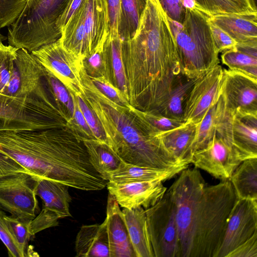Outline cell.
I'll use <instances>...</instances> for the list:
<instances>
[{"mask_svg": "<svg viewBox=\"0 0 257 257\" xmlns=\"http://www.w3.org/2000/svg\"><path fill=\"white\" fill-rule=\"evenodd\" d=\"M122 57L129 103L142 111L161 105L185 75L159 0L147 1L134 37L122 42Z\"/></svg>", "mask_w": 257, "mask_h": 257, "instance_id": "cell-1", "label": "cell"}, {"mask_svg": "<svg viewBox=\"0 0 257 257\" xmlns=\"http://www.w3.org/2000/svg\"><path fill=\"white\" fill-rule=\"evenodd\" d=\"M0 151L38 178L70 187L101 190L108 182L92 166L83 143L67 127L0 131Z\"/></svg>", "mask_w": 257, "mask_h": 257, "instance_id": "cell-2", "label": "cell"}, {"mask_svg": "<svg viewBox=\"0 0 257 257\" xmlns=\"http://www.w3.org/2000/svg\"><path fill=\"white\" fill-rule=\"evenodd\" d=\"M83 95L97 115L106 144L125 162L156 168L182 163L165 146L161 132L132 106L116 104L102 93L83 71Z\"/></svg>", "mask_w": 257, "mask_h": 257, "instance_id": "cell-3", "label": "cell"}, {"mask_svg": "<svg viewBox=\"0 0 257 257\" xmlns=\"http://www.w3.org/2000/svg\"><path fill=\"white\" fill-rule=\"evenodd\" d=\"M196 8L186 9L182 23L168 17L184 74L196 78L219 64L208 18Z\"/></svg>", "mask_w": 257, "mask_h": 257, "instance_id": "cell-4", "label": "cell"}, {"mask_svg": "<svg viewBox=\"0 0 257 257\" xmlns=\"http://www.w3.org/2000/svg\"><path fill=\"white\" fill-rule=\"evenodd\" d=\"M237 199L229 180L205 186L198 207L191 257H215Z\"/></svg>", "mask_w": 257, "mask_h": 257, "instance_id": "cell-5", "label": "cell"}, {"mask_svg": "<svg viewBox=\"0 0 257 257\" xmlns=\"http://www.w3.org/2000/svg\"><path fill=\"white\" fill-rule=\"evenodd\" d=\"M69 0H27L15 20L8 27L9 45L31 53L58 40L57 23Z\"/></svg>", "mask_w": 257, "mask_h": 257, "instance_id": "cell-6", "label": "cell"}, {"mask_svg": "<svg viewBox=\"0 0 257 257\" xmlns=\"http://www.w3.org/2000/svg\"><path fill=\"white\" fill-rule=\"evenodd\" d=\"M167 191L174 203L181 257H191L200 200L205 183L198 168L181 172Z\"/></svg>", "mask_w": 257, "mask_h": 257, "instance_id": "cell-7", "label": "cell"}, {"mask_svg": "<svg viewBox=\"0 0 257 257\" xmlns=\"http://www.w3.org/2000/svg\"><path fill=\"white\" fill-rule=\"evenodd\" d=\"M54 101L44 77L43 66L25 49H19L2 103L19 108L23 99Z\"/></svg>", "mask_w": 257, "mask_h": 257, "instance_id": "cell-8", "label": "cell"}, {"mask_svg": "<svg viewBox=\"0 0 257 257\" xmlns=\"http://www.w3.org/2000/svg\"><path fill=\"white\" fill-rule=\"evenodd\" d=\"M145 211L155 257H181L175 206L167 191L160 201Z\"/></svg>", "mask_w": 257, "mask_h": 257, "instance_id": "cell-9", "label": "cell"}, {"mask_svg": "<svg viewBox=\"0 0 257 257\" xmlns=\"http://www.w3.org/2000/svg\"><path fill=\"white\" fill-rule=\"evenodd\" d=\"M39 178L30 172H21L0 181V208L20 219H33L38 209Z\"/></svg>", "mask_w": 257, "mask_h": 257, "instance_id": "cell-10", "label": "cell"}, {"mask_svg": "<svg viewBox=\"0 0 257 257\" xmlns=\"http://www.w3.org/2000/svg\"><path fill=\"white\" fill-rule=\"evenodd\" d=\"M31 53L74 95L83 94L82 74L83 59L66 50L59 40L46 45Z\"/></svg>", "mask_w": 257, "mask_h": 257, "instance_id": "cell-11", "label": "cell"}, {"mask_svg": "<svg viewBox=\"0 0 257 257\" xmlns=\"http://www.w3.org/2000/svg\"><path fill=\"white\" fill-rule=\"evenodd\" d=\"M216 134L232 146L241 161L257 158V115L225 111Z\"/></svg>", "mask_w": 257, "mask_h": 257, "instance_id": "cell-12", "label": "cell"}, {"mask_svg": "<svg viewBox=\"0 0 257 257\" xmlns=\"http://www.w3.org/2000/svg\"><path fill=\"white\" fill-rule=\"evenodd\" d=\"M223 68L219 64L197 78L184 110L185 121L199 123L221 93Z\"/></svg>", "mask_w": 257, "mask_h": 257, "instance_id": "cell-13", "label": "cell"}, {"mask_svg": "<svg viewBox=\"0 0 257 257\" xmlns=\"http://www.w3.org/2000/svg\"><path fill=\"white\" fill-rule=\"evenodd\" d=\"M221 95L226 111L257 115V79L240 71L223 69Z\"/></svg>", "mask_w": 257, "mask_h": 257, "instance_id": "cell-14", "label": "cell"}, {"mask_svg": "<svg viewBox=\"0 0 257 257\" xmlns=\"http://www.w3.org/2000/svg\"><path fill=\"white\" fill-rule=\"evenodd\" d=\"M257 231V200L237 199L215 257H226Z\"/></svg>", "mask_w": 257, "mask_h": 257, "instance_id": "cell-15", "label": "cell"}, {"mask_svg": "<svg viewBox=\"0 0 257 257\" xmlns=\"http://www.w3.org/2000/svg\"><path fill=\"white\" fill-rule=\"evenodd\" d=\"M241 162L232 146L216 132L204 148L194 153L191 163L222 181L229 180Z\"/></svg>", "mask_w": 257, "mask_h": 257, "instance_id": "cell-16", "label": "cell"}, {"mask_svg": "<svg viewBox=\"0 0 257 257\" xmlns=\"http://www.w3.org/2000/svg\"><path fill=\"white\" fill-rule=\"evenodd\" d=\"M162 182L150 181L118 184L108 181L106 187L120 207L127 209L142 207L146 209L165 195L167 187Z\"/></svg>", "mask_w": 257, "mask_h": 257, "instance_id": "cell-17", "label": "cell"}, {"mask_svg": "<svg viewBox=\"0 0 257 257\" xmlns=\"http://www.w3.org/2000/svg\"><path fill=\"white\" fill-rule=\"evenodd\" d=\"M109 257H136L130 240L122 210L108 193L106 217Z\"/></svg>", "mask_w": 257, "mask_h": 257, "instance_id": "cell-18", "label": "cell"}, {"mask_svg": "<svg viewBox=\"0 0 257 257\" xmlns=\"http://www.w3.org/2000/svg\"><path fill=\"white\" fill-rule=\"evenodd\" d=\"M208 22L225 32L237 44L257 46V14L211 16Z\"/></svg>", "mask_w": 257, "mask_h": 257, "instance_id": "cell-19", "label": "cell"}, {"mask_svg": "<svg viewBox=\"0 0 257 257\" xmlns=\"http://www.w3.org/2000/svg\"><path fill=\"white\" fill-rule=\"evenodd\" d=\"M188 166V164L182 163L170 167L156 168L123 162L110 175L108 181L118 184L150 181L163 182L172 178Z\"/></svg>", "mask_w": 257, "mask_h": 257, "instance_id": "cell-20", "label": "cell"}, {"mask_svg": "<svg viewBox=\"0 0 257 257\" xmlns=\"http://www.w3.org/2000/svg\"><path fill=\"white\" fill-rule=\"evenodd\" d=\"M75 249L77 257H109L105 220L101 224L82 226L76 235Z\"/></svg>", "mask_w": 257, "mask_h": 257, "instance_id": "cell-21", "label": "cell"}, {"mask_svg": "<svg viewBox=\"0 0 257 257\" xmlns=\"http://www.w3.org/2000/svg\"><path fill=\"white\" fill-rule=\"evenodd\" d=\"M69 187L60 182L46 178H39L36 195L43 203V208L54 213L60 218L71 216L70 204L72 198Z\"/></svg>", "mask_w": 257, "mask_h": 257, "instance_id": "cell-22", "label": "cell"}, {"mask_svg": "<svg viewBox=\"0 0 257 257\" xmlns=\"http://www.w3.org/2000/svg\"><path fill=\"white\" fill-rule=\"evenodd\" d=\"M129 237L136 257H155L145 209L142 207L122 210Z\"/></svg>", "mask_w": 257, "mask_h": 257, "instance_id": "cell-23", "label": "cell"}, {"mask_svg": "<svg viewBox=\"0 0 257 257\" xmlns=\"http://www.w3.org/2000/svg\"><path fill=\"white\" fill-rule=\"evenodd\" d=\"M196 131L197 124L186 121L178 127L161 132L160 135L165 146L177 161L189 164Z\"/></svg>", "mask_w": 257, "mask_h": 257, "instance_id": "cell-24", "label": "cell"}, {"mask_svg": "<svg viewBox=\"0 0 257 257\" xmlns=\"http://www.w3.org/2000/svg\"><path fill=\"white\" fill-rule=\"evenodd\" d=\"M84 17L83 1L62 29L59 39L66 50L82 59L90 54L86 37Z\"/></svg>", "mask_w": 257, "mask_h": 257, "instance_id": "cell-25", "label": "cell"}, {"mask_svg": "<svg viewBox=\"0 0 257 257\" xmlns=\"http://www.w3.org/2000/svg\"><path fill=\"white\" fill-rule=\"evenodd\" d=\"M122 42L119 37L113 39L106 38L103 46L105 69L104 77L120 90L128 101L122 57Z\"/></svg>", "mask_w": 257, "mask_h": 257, "instance_id": "cell-26", "label": "cell"}, {"mask_svg": "<svg viewBox=\"0 0 257 257\" xmlns=\"http://www.w3.org/2000/svg\"><path fill=\"white\" fill-rule=\"evenodd\" d=\"M88 153L89 161L101 177L108 181L110 175L123 161L107 144L97 140L82 142Z\"/></svg>", "mask_w": 257, "mask_h": 257, "instance_id": "cell-27", "label": "cell"}, {"mask_svg": "<svg viewBox=\"0 0 257 257\" xmlns=\"http://www.w3.org/2000/svg\"><path fill=\"white\" fill-rule=\"evenodd\" d=\"M44 127L37 113L0 103V131L42 130Z\"/></svg>", "mask_w": 257, "mask_h": 257, "instance_id": "cell-28", "label": "cell"}, {"mask_svg": "<svg viewBox=\"0 0 257 257\" xmlns=\"http://www.w3.org/2000/svg\"><path fill=\"white\" fill-rule=\"evenodd\" d=\"M229 180L238 199L257 200V158L242 161Z\"/></svg>", "mask_w": 257, "mask_h": 257, "instance_id": "cell-29", "label": "cell"}, {"mask_svg": "<svg viewBox=\"0 0 257 257\" xmlns=\"http://www.w3.org/2000/svg\"><path fill=\"white\" fill-rule=\"evenodd\" d=\"M197 78H190L185 75L175 86L168 98L161 105L152 111L147 112L184 121L185 106L192 86Z\"/></svg>", "mask_w": 257, "mask_h": 257, "instance_id": "cell-30", "label": "cell"}, {"mask_svg": "<svg viewBox=\"0 0 257 257\" xmlns=\"http://www.w3.org/2000/svg\"><path fill=\"white\" fill-rule=\"evenodd\" d=\"M196 8L209 16L257 14L253 0H195Z\"/></svg>", "mask_w": 257, "mask_h": 257, "instance_id": "cell-31", "label": "cell"}, {"mask_svg": "<svg viewBox=\"0 0 257 257\" xmlns=\"http://www.w3.org/2000/svg\"><path fill=\"white\" fill-rule=\"evenodd\" d=\"M225 112L224 102L220 95L216 103L209 109L202 120L197 124L196 134L192 146L193 154L204 148L211 140Z\"/></svg>", "mask_w": 257, "mask_h": 257, "instance_id": "cell-32", "label": "cell"}, {"mask_svg": "<svg viewBox=\"0 0 257 257\" xmlns=\"http://www.w3.org/2000/svg\"><path fill=\"white\" fill-rule=\"evenodd\" d=\"M120 16L118 35L122 41L132 39L148 0H120Z\"/></svg>", "mask_w": 257, "mask_h": 257, "instance_id": "cell-33", "label": "cell"}, {"mask_svg": "<svg viewBox=\"0 0 257 257\" xmlns=\"http://www.w3.org/2000/svg\"><path fill=\"white\" fill-rule=\"evenodd\" d=\"M43 71L55 104L68 122L72 117L74 110L73 95L61 82L44 67Z\"/></svg>", "mask_w": 257, "mask_h": 257, "instance_id": "cell-34", "label": "cell"}, {"mask_svg": "<svg viewBox=\"0 0 257 257\" xmlns=\"http://www.w3.org/2000/svg\"><path fill=\"white\" fill-rule=\"evenodd\" d=\"M221 59L229 69L240 71L257 79V58L232 49L223 52Z\"/></svg>", "mask_w": 257, "mask_h": 257, "instance_id": "cell-35", "label": "cell"}, {"mask_svg": "<svg viewBox=\"0 0 257 257\" xmlns=\"http://www.w3.org/2000/svg\"><path fill=\"white\" fill-rule=\"evenodd\" d=\"M18 49L10 45H5L3 42L0 43V103L1 104H3L2 103L3 96L13 72L14 62Z\"/></svg>", "mask_w": 257, "mask_h": 257, "instance_id": "cell-36", "label": "cell"}, {"mask_svg": "<svg viewBox=\"0 0 257 257\" xmlns=\"http://www.w3.org/2000/svg\"><path fill=\"white\" fill-rule=\"evenodd\" d=\"M13 236L16 239L23 257L31 256L33 250L29 246V242L32 237L29 229V222L12 216L5 215Z\"/></svg>", "mask_w": 257, "mask_h": 257, "instance_id": "cell-37", "label": "cell"}, {"mask_svg": "<svg viewBox=\"0 0 257 257\" xmlns=\"http://www.w3.org/2000/svg\"><path fill=\"white\" fill-rule=\"evenodd\" d=\"M72 95L74 110L72 117L67 122V127L78 140L82 142L96 140L78 106L74 95L73 94Z\"/></svg>", "mask_w": 257, "mask_h": 257, "instance_id": "cell-38", "label": "cell"}, {"mask_svg": "<svg viewBox=\"0 0 257 257\" xmlns=\"http://www.w3.org/2000/svg\"><path fill=\"white\" fill-rule=\"evenodd\" d=\"M103 46L96 48L82 60L84 70L90 78L105 76Z\"/></svg>", "mask_w": 257, "mask_h": 257, "instance_id": "cell-39", "label": "cell"}, {"mask_svg": "<svg viewBox=\"0 0 257 257\" xmlns=\"http://www.w3.org/2000/svg\"><path fill=\"white\" fill-rule=\"evenodd\" d=\"M74 96L78 106L96 140L106 144L105 136L97 115L87 103L83 94Z\"/></svg>", "mask_w": 257, "mask_h": 257, "instance_id": "cell-40", "label": "cell"}, {"mask_svg": "<svg viewBox=\"0 0 257 257\" xmlns=\"http://www.w3.org/2000/svg\"><path fill=\"white\" fill-rule=\"evenodd\" d=\"M26 0H0V29L9 27L23 9Z\"/></svg>", "mask_w": 257, "mask_h": 257, "instance_id": "cell-41", "label": "cell"}, {"mask_svg": "<svg viewBox=\"0 0 257 257\" xmlns=\"http://www.w3.org/2000/svg\"><path fill=\"white\" fill-rule=\"evenodd\" d=\"M94 86L104 95L117 104L125 107L131 105L122 92L109 82L104 76L90 78Z\"/></svg>", "mask_w": 257, "mask_h": 257, "instance_id": "cell-42", "label": "cell"}, {"mask_svg": "<svg viewBox=\"0 0 257 257\" xmlns=\"http://www.w3.org/2000/svg\"><path fill=\"white\" fill-rule=\"evenodd\" d=\"M107 23V37L113 39L119 37L118 26L120 16V1L105 0Z\"/></svg>", "mask_w": 257, "mask_h": 257, "instance_id": "cell-43", "label": "cell"}, {"mask_svg": "<svg viewBox=\"0 0 257 257\" xmlns=\"http://www.w3.org/2000/svg\"><path fill=\"white\" fill-rule=\"evenodd\" d=\"M4 211L0 209V239L6 246L10 257H23L17 242L8 224Z\"/></svg>", "mask_w": 257, "mask_h": 257, "instance_id": "cell-44", "label": "cell"}, {"mask_svg": "<svg viewBox=\"0 0 257 257\" xmlns=\"http://www.w3.org/2000/svg\"><path fill=\"white\" fill-rule=\"evenodd\" d=\"M59 219L54 213L42 209L40 213L29 222V229L32 237L43 230L58 225Z\"/></svg>", "mask_w": 257, "mask_h": 257, "instance_id": "cell-45", "label": "cell"}, {"mask_svg": "<svg viewBox=\"0 0 257 257\" xmlns=\"http://www.w3.org/2000/svg\"><path fill=\"white\" fill-rule=\"evenodd\" d=\"M139 111L141 115L160 132H166L175 128L182 125L186 122L183 120L170 118L151 112Z\"/></svg>", "mask_w": 257, "mask_h": 257, "instance_id": "cell-46", "label": "cell"}, {"mask_svg": "<svg viewBox=\"0 0 257 257\" xmlns=\"http://www.w3.org/2000/svg\"><path fill=\"white\" fill-rule=\"evenodd\" d=\"M209 23L214 45L219 53L235 49L237 43L233 39L218 27L209 22Z\"/></svg>", "mask_w": 257, "mask_h": 257, "instance_id": "cell-47", "label": "cell"}, {"mask_svg": "<svg viewBox=\"0 0 257 257\" xmlns=\"http://www.w3.org/2000/svg\"><path fill=\"white\" fill-rule=\"evenodd\" d=\"M167 17L171 20L182 23L186 14V9L182 0H159Z\"/></svg>", "mask_w": 257, "mask_h": 257, "instance_id": "cell-48", "label": "cell"}, {"mask_svg": "<svg viewBox=\"0 0 257 257\" xmlns=\"http://www.w3.org/2000/svg\"><path fill=\"white\" fill-rule=\"evenodd\" d=\"M21 172H30L9 155L0 151V181Z\"/></svg>", "mask_w": 257, "mask_h": 257, "instance_id": "cell-49", "label": "cell"}, {"mask_svg": "<svg viewBox=\"0 0 257 257\" xmlns=\"http://www.w3.org/2000/svg\"><path fill=\"white\" fill-rule=\"evenodd\" d=\"M226 257H257V231L230 252Z\"/></svg>", "mask_w": 257, "mask_h": 257, "instance_id": "cell-50", "label": "cell"}, {"mask_svg": "<svg viewBox=\"0 0 257 257\" xmlns=\"http://www.w3.org/2000/svg\"><path fill=\"white\" fill-rule=\"evenodd\" d=\"M84 0H69L61 17L57 23V27L61 32L68 21L80 7Z\"/></svg>", "mask_w": 257, "mask_h": 257, "instance_id": "cell-51", "label": "cell"}, {"mask_svg": "<svg viewBox=\"0 0 257 257\" xmlns=\"http://www.w3.org/2000/svg\"><path fill=\"white\" fill-rule=\"evenodd\" d=\"M235 49L252 57L257 58V46L237 44Z\"/></svg>", "mask_w": 257, "mask_h": 257, "instance_id": "cell-52", "label": "cell"}, {"mask_svg": "<svg viewBox=\"0 0 257 257\" xmlns=\"http://www.w3.org/2000/svg\"><path fill=\"white\" fill-rule=\"evenodd\" d=\"M182 1L185 9L192 10L196 8L195 0H182Z\"/></svg>", "mask_w": 257, "mask_h": 257, "instance_id": "cell-53", "label": "cell"}, {"mask_svg": "<svg viewBox=\"0 0 257 257\" xmlns=\"http://www.w3.org/2000/svg\"><path fill=\"white\" fill-rule=\"evenodd\" d=\"M6 39V37L4 36L0 32V43H2L3 41Z\"/></svg>", "mask_w": 257, "mask_h": 257, "instance_id": "cell-54", "label": "cell"}, {"mask_svg": "<svg viewBox=\"0 0 257 257\" xmlns=\"http://www.w3.org/2000/svg\"><path fill=\"white\" fill-rule=\"evenodd\" d=\"M254 2L256 4V0H253Z\"/></svg>", "mask_w": 257, "mask_h": 257, "instance_id": "cell-55", "label": "cell"}, {"mask_svg": "<svg viewBox=\"0 0 257 257\" xmlns=\"http://www.w3.org/2000/svg\"><path fill=\"white\" fill-rule=\"evenodd\" d=\"M27 1V0H26Z\"/></svg>", "mask_w": 257, "mask_h": 257, "instance_id": "cell-56", "label": "cell"}]
</instances>
